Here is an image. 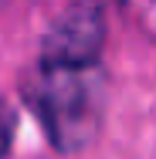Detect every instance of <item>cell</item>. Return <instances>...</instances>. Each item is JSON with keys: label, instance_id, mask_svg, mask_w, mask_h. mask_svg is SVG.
<instances>
[{"label": "cell", "instance_id": "obj_1", "mask_svg": "<svg viewBox=\"0 0 156 159\" xmlns=\"http://www.w3.org/2000/svg\"><path fill=\"white\" fill-rule=\"evenodd\" d=\"M27 105L58 152H78L95 139L105 112V75L92 68H34Z\"/></svg>", "mask_w": 156, "mask_h": 159}, {"label": "cell", "instance_id": "obj_2", "mask_svg": "<svg viewBox=\"0 0 156 159\" xmlns=\"http://www.w3.org/2000/svg\"><path fill=\"white\" fill-rule=\"evenodd\" d=\"M105 44V14L98 0H75L41 37V68H92Z\"/></svg>", "mask_w": 156, "mask_h": 159}, {"label": "cell", "instance_id": "obj_3", "mask_svg": "<svg viewBox=\"0 0 156 159\" xmlns=\"http://www.w3.org/2000/svg\"><path fill=\"white\" fill-rule=\"evenodd\" d=\"M14 135H17V108L7 98H0V159L10 156Z\"/></svg>", "mask_w": 156, "mask_h": 159}]
</instances>
